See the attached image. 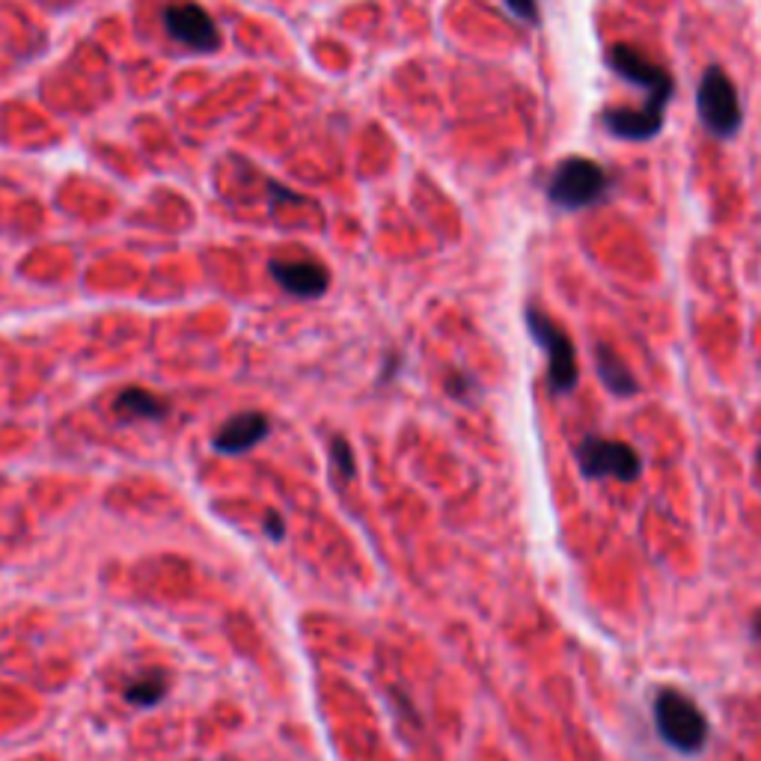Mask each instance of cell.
Returning a JSON list of instances; mask_svg holds the SVG:
<instances>
[{
  "mask_svg": "<svg viewBox=\"0 0 761 761\" xmlns=\"http://www.w3.org/2000/svg\"><path fill=\"white\" fill-rule=\"evenodd\" d=\"M654 726L661 732V738L670 744L672 750L694 756L708 744L706 714L699 711L694 699L675 687H663L661 694L654 696Z\"/></svg>",
  "mask_w": 761,
  "mask_h": 761,
  "instance_id": "cell-1",
  "label": "cell"
},
{
  "mask_svg": "<svg viewBox=\"0 0 761 761\" xmlns=\"http://www.w3.org/2000/svg\"><path fill=\"white\" fill-rule=\"evenodd\" d=\"M610 190V176L601 164L589 158H565L560 167L553 170L548 182L550 202L562 212H581L598 200H604Z\"/></svg>",
  "mask_w": 761,
  "mask_h": 761,
  "instance_id": "cell-2",
  "label": "cell"
},
{
  "mask_svg": "<svg viewBox=\"0 0 761 761\" xmlns=\"http://www.w3.org/2000/svg\"><path fill=\"white\" fill-rule=\"evenodd\" d=\"M696 111L702 125L720 140H732L740 132L744 108H740L738 90L720 66H711L702 75V84L696 92Z\"/></svg>",
  "mask_w": 761,
  "mask_h": 761,
  "instance_id": "cell-3",
  "label": "cell"
},
{
  "mask_svg": "<svg viewBox=\"0 0 761 761\" xmlns=\"http://www.w3.org/2000/svg\"><path fill=\"white\" fill-rule=\"evenodd\" d=\"M581 473L586 479H619V482H637L643 473V459L639 452L625 440L613 437L586 435L574 449Z\"/></svg>",
  "mask_w": 761,
  "mask_h": 761,
  "instance_id": "cell-4",
  "label": "cell"
},
{
  "mask_svg": "<svg viewBox=\"0 0 761 761\" xmlns=\"http://www.w3.org/2000/svg\"><path fill=\"white\" fill-rule=\"evenodd\" d=\"M526 327L536 339L541 351L548 354V384L553 392H571L581 380V370H577V354H574V342L569 334L562 330L553 319L545 313H538L536 307H529L524 313Z\"/></svg>",
  "mask_w": 761,
  "mask_h": 761,
  "instance_id": "cell-5",
  "label": "cell"
},
{
  "mask_svg": "<svg viewBox=\"0 0 761 761\" xmlns=\"http://www.w3.org/2000/svg\"><path fill=\"white\" fill-rule=\"evenodd\" d=\"M607 66L616 72L619 78L634 84L639 90H646V99L658 101V104H670L672 92H675V80L663 66L651 63L649 57L631 46H613L607 51Z\"/></svg>",
  "mask_w": 761,
  "mask_h": 761,
  "instance_id": "cell-6",
  "label": "cell"
},
{
  "mask_svg": "<svg viewBox=\"0 0 761 761\" xmlns=\"http://www.w3.org/2000/svg\"><path fill=\"white\" fill-rule=\"evenodd\" d=\"M164 27L176 42L194 48V51H214L221 46V34H217L214 18L202 10L200 3H190V0L170 3L164 10Z\"/></svg>",
  "mask_w": 761,
  "mask_h": 761,
  "instance_id": "cell-7",
  "label": "cell"
},
{
  "mask_svg": "<svg viewBox=\"0 0 761 761\" xmlns=\"http://www.w3.org/2000/svg\"><path fill=\"white\" fill-rule=\"evenodd\" d=\"M663 116L666 111L654 108V104H643V108H613L604 113V128L613 137L622 140H651L663 132Z\"/></svg>",
  "mask_w": 761,
  "mask_h": 761,
  "instance_id": "cell-8",
  "label": "cell"
},
{
  "mask_svg": "<svg viewBox=\"0 0 761 761\" xmlns=\"http://www.w3.org/2000/svg\"><path fill=\"white\" fill-rule=\"evenodd\" d=\"M271 277L280 283L289 295H298V298H319V295H325L327 283H330L325 265L310 262V259H303V262H271Z\"/></svg>",
  "mask_w": 761,
  "mask_h": 761,
  "instance_id": "cell-9",
  "label": "cell"
},
{
  "mask_svg": "<svg viewBox=\"0 0 761 761\" xmlns=\"http://www.w3.org/2000/svg\"><path fill=\"white\" fill-rule=\"evenodd\" d=\"M271 423L265 420V414H236L233 420H226L224 426L217 428L214 435V447L217 452H226V456H241L247 449H253L269 435Z\"/></svg>",
  "mask_w": 761,
  "mask_h": 761,
  "instance_id": "cell-10",
  "label": "cell"
},
{
  "mask_svg": "<svg viewBox=\"0 0 761 761\" xmlns=\"http://www.w3.org/2000/svg\"><path fill=\"white\" fill-rule=\"evenodd\" d=\"M595 366H598V375H601L604 387L613 396H634V392H639V380L634 378V372L627 370V363L619 358V351H613L607 342L595 346Z\"/></svg>",
  "mask_w": 761,
  "mask_h": 761,
  "instance_id": "cell-11",
  "label": "cell"
},
{
  "mask_svg": "<svg viewBox=\"0 0 761 761\" xmlns=\"http://www.w3.org/2000/svg\"><path fill=\"white\" fill-rule=\"evenodd\" d=\"M116 414L120 416H135V420H164L167 416V402L158 399L155 392L149 390H123L120 399H116Z\"/></svg>",
  "mask_w": 761,
  "mask_h": 761,
  "instance_id": "cell-12",
  "label": "cell"
},
{
  "mask_svg": "<svg viewBox=\"0 0 761 761\" xmlns=\"http://www.w3.org/2000/svg\"><path fill=\"white\" fill-rule=\"evenodd\" d=\"M167 687L170 682L164 672L149 670L144 672L137 682H132V687H125V699H128L132 706H140V708L155 706V702H161V696L167 694Z\"/></svg>",
  "mask_w": 761,
  "mask_h": 761,
  "instance_id": "cell-13",
  "label": "cell"
},
{
  "mask_svg": "<svg viewBox=\"0 0 761 761\" xmlns=\"http://www.w3.org/2000/svg\"><path fill=\"white\" fill-rule=\"evenodd\" d=\"M506 7L515 12L521 22L538 24V3L536 0H506Z\"/></svg>",
  "mask_w": 761,
  "mask_h": 761,
  "instance_id": "cell-14",
  "label": "cell"
},
{
  "mask_svg": "<svg viewBox=\"0 0 761 761\" xmlns=\"http://www.w3.org/2000/svg\"><path fill=\"white\" fill-rule=\"evenodd\" d=\"M334 456L336 461H339V471L346 473V476H354V461H351V449H348V444L342 440V437H336L334 440Z\"/></svg>",
  "mask_w": 761,
  "mask_h": 761,
  "instance_id": "cell-15",
  "label": "cell"
},
{
  "mask_svg": "<svg viewBox=\"0 0 761 761\" xmlns=\"http://www.w3.org/2000/svg\"><path fill=\"white\" fill-rule=\"evenodd\" d=\"M265 533H269L271 538H283L280 515H269V517H265Z\"/></svg>",
  "mask_w": 761,
  "mask_h": 761,
  "instance_id": "cell-16",
  "label": "cell"
},
{
  "mask_svg": "<svg viewBox=\"0 0 761 761\" xmlns=\"http://www.w3.org/2000/svg\"><path fill=\"white\" fill-rule=\"evenodd\" d=\"M752 637L761 639V613H756V619H752Z\"/></svg>",
  "mask_w": 761,
  "mask_h": 761,
  "instance_id": "cell-17",
  "label": "cell"
},
{
  "mask_svg": "<svg viewBox=\"0 0 761 761\" xmlns=\"http://www.w3.org/2000/svg\"><path fill=\"white\" fill-rule=\"evenodd\" d=\"M756 459H759V464H761V449H759V456H756Z\"/></svg>",
  "mask_w": 761,
  "mask_h": 761,
  "instance_id": "cell-18",
  "label": "cell"
}]
</instances>
